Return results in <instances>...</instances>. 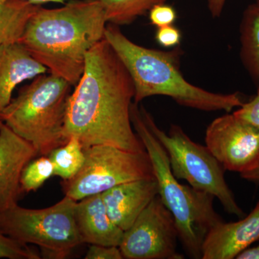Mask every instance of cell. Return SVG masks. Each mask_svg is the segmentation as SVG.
Instances as JSON below:
<instances>
[{
  "instance_id": "10",
  "label": "cell",
  "mask_w": 259,
  "mask_h": 259,
  "mask_svg": "<svg viewBox=\"0 0 259 259\" xmlns=\"http://www.w3.org/2000/svg\"><path fill=\"white\" fill-rule=\"evenodd\" d=\"M205 144L226 171L241 175L259 164V129L234 113L221 116L209 124Z\"/></svg>"
},
{
  "instance_id": "18",
  "label": "cell",
  "mask_w": 259,
  "mask_h": 259,
  "mask_svg": "<svg viewBox=\"0 0 259 259\" xmlns=\"http://www.w3.org/2000/svg\"><path fill=\"white\" fill-rule=\"evenodd\" d=\"M101 5L107 23L125 25L146 14L156 5L166 0H97Z\"/></svg>"
},
{
  "instance_id": "29",
  "label": "cell",
  "mask_w": 259,
  "mask_h": 259,
  "mask_svg": "<svg viewBox=\"0 0 259 259\" xmlns=\"http://www.w3.org/2000/svg\"><path fill=\"white\" fill-rule=\"evenodd\" d=\"M3 1H5V0H3ZM26 1L34 5H39L42 4V3H63V2L66 1V0H26Z\"/></svg>"
},
{
  "instance_id": "2",
  "label": "cell",
  "mask_w": 259,
  "mask_h": 259,
  "mask_svg": "<svg viewBox=\"0 0 259 259\" xmlns=\"http://www.w3.org/2000/svg\"><path fill=\"white\" fill-rule=\"evenodd\" d=\"M107 23L97 0H71L54 9L39 6L19 42L51 74L75 86L89 51L105 38Z\"/></svg>"
},
{
  "instance_id": "19",
  "label": "cell",
  "mask_w": 259,
  "mask_h": 259,
  "mask_svg": "<svg viewBox=\"0 0 259 259\" xmlns=\"http://www.w3.org/2000/svg\"><path fill=\"white\" fill-rule=\"evenodd\" d=\"M48 156L54 163V176L60 177L63 181L76 176L85 160L82 146L76 137L69 138L66 144L55 148Z\"/></svg>"
},
{
  "instance_id": "6",
  "label": "cell",
  "mask_w": 259,
  "mask_h": 259,
  "mask_svg": "<svg viewBox=\"0 0 259 259\" xmlns=\"http://www.w3.org/2000/svg\"><path fill=\"white\" fill-rule=\"evenodd\" d=\"M140 109L145 122L164 148L177 180H185L196 190L212 194L225 211L243 218L245 213L225 179L226 170L207 146L192 141L180 126L171 125L168 132H165L143 105Z\"/></svg>"
},
{
  "instance_id": "8",
  "label": "cell",
  "mask_w": 259,
  "mask_h": 259,
  "mask_svg": "<svg viewBox=\"0 0 259 259\" xmlns=\"http://www.w3.org/2000/svg\"><path fill=\"white\" fill-rule=\"evenodd\" d=\"M85 160L76 176L63 181L65 196L79 201L102 194L115 186L144 179H154L146 151L132 152L106 145L83 149Z\"/></svg>"
},
{
  "instance_id": "17",
  "label": "cell",
  "mask_w": 259,
  "mask_h": 259,
  "mask_svg": "<svg viewBox=\"0 0 259 259\" xmlns=\"http://www.w3.org/2000/svg\"><path fill=\"white\" fill-rule=\"evenodd\" d=\"M241 56L245 67L259 86V5H250L241 24Z\"/></svg>"
},
{
  "instance_id": "7",
  "label": "cell",
  "mask_w": 259,
  "mask_h": 259,
  "mask_svg": "<svg viewBox=\"0 0 259 259\" xmlns=\"http://www.w3.org/2000/svg\"><path fill=\"white\" fill-rule=\"evenodd\" d=\"M76 202L65 196L47 208L17 204L0 212V231L20 243L40 247L50 258H64L83 244L75 218Z\"/></svg>"
},
{
  "instance_id": "1",
  "label": "cell",
  "mask_w": 259,
  "mask_h": 259,
  "mask_svg": "<svg viewBox=\"0 0 259 259\" xmlns=\"http://www.w3.org/2000/svg\"><path fill=\"white\" fill-rule=\"evenodd\" d=\"M134 96L131 75L102 39L89 51L82 75L70 95L65 139L77 138L83 149L106 145L132 152L146 151L131 122Z\"/></svg>"
},
{
  "instance_id": "12",
  "label": "cell",
  "mask_w": 259,
  "mask_h": 259,
  "mask_svg": "<svg viewBox=\"0 0 259 259\" xmlns=\"http://www.w3.org/2000/svg\"><path fill=\"white\" fill-rule=\"evenodd\" d=\"M259 241V202L248 215L237 222L224 221L206 236L202 259H233Z\"/></svg>"
},
{
  "instance_id": "26",
  "label": "cell",
  "mask_w": 259,
  "mask_h": 259,
  "mask_svg": "<svg viewBox=\"0 0 259 259\" xmlns=\"http://www.w3.org/2000/svg\"><path fill=\"white\" fill-rule=\"evenodd\" d=\"M226 0H207L209 12L213 18H220L222 14Z\"/></svg>"
},
{
  "instance_id": "9",
  "label": "cell",
  "mask_w": 259,
  "mask_h": 259,
  "mask_svg": "<svg viewBox=\"0 0 259 259\" xmlns=\"http://www.w3.org/2000/svg\"><path fill=\"white\" fill-rule=\"evenodd\" d=\"M178 239L175 218L158 194L123 232L119 248L125 259H184Z\"/></svg>"
},
{
  "instance_id": "14",
  "label": "cell",
  "mask_w": 259,
  "mask_h": 259,
  "mask_svg": "<svg viewBox=\"0 0 259 259\" xmlns=\"http://www.w3.org/2000/svg\"><path fill=\"white\" fill-rule=\"evenodd\" d=\"M75 218L82 243L120 245L124 231L109 216L101 194L89 196L76 202Z\"/></svg>"
},
{
  "instance_id": "25",
  "label": "cell",
  "mask_w": 259,
  "mask_h": 259,
  "mask_svg": "<svg viewBox=\"0 0 259 259\" xmlns=\"http://www.w3.org/2000/svg\"><path fill=\"white\" fill-rule=\"evenodd\" d=\"M85 259H122L119 247L106 245H90Z\"/></svg>"
},
{
  "instance_id": "5",
  "label": "cell",
  "mask_w": 259,
  "mask_h": 259,
  "mask_svg": "<svg viewBox=\"0 0 259 259\" xmlns=\"http://www.w3.org/2000/svg\"><path fill=\"white\" fill-rule=\"evenodd\" d=\"M72 87L51 73L39 75L20 90L2 112L0 120L30 143L38 155L49 156L67 142L65 117Z\"/></svg>"
},
{
  "instance_id": "4",
  "label": "cell",
  "mask_w": 259,
  "mask_h": 259,
  "mask_svg": "<svg viewBox=\"0 0 259 259\" xmlns=\"http://www.w3.org/2000/svg\"><path fill=\"white\" fill-rule=\"evenodd\" d=\"M133 127L149 156L158 196L175 220L179 239L192 258H202V249L209 231L223 219L214 208V196L180 183L172 173L164 148L148 127L139 103L131 107Z\"/></svg>"
},
{
  "instance_id": "30",
  "label": "cell",
  "mask_w": 259,
  "mask_h": 259,
  "mask_svg": "<svg viewBox=\"0 0 259 259\" xmlns=\"http://www.w3.org/2000/svg\"><path fill=\"white\" fill-rule=\"evenodd\" d=\"M256 3L257 5H259V0H256Z\"/></svg>"
},
{
  "instance_id": "21",
  "label": "cell",
  "mask_w": 259,
  "mask_h": 259,
  "mask_svg": "<svg viewBox=\"0 0 259 259\" xmlns=\"http://www.w3.org/2000/svg\"><path fill=\"white\" fill-rule=\"evenodd\" d=\"M0 258L40 259L41 255L30 245L20 243L0 231Z\"/></svg>"
},
{
  "instance_id": "16",
  "label": "cell",
  "mask_w": 259,
  "mask_h": 259,
  "mask_svg": "<svg viewBox=\"0 0 259 259\" xmlns=\"http://www.w3.org/2000/svg\"><path fill=\"white\" fill-rule=\"evenodd\" d=\"M38 8L26 0H0V45L19 42Z\"/></svg>"
},
{
  "instance_id": "27",
  "label": "cell",
  "mask_w": 259,
  "mask_h": 259,
  "mask_svg": "<svg viewBox=\"0 0 259 259\" xmlns=\"http://www.w3.org/2000/svg\"><path fill=\"white\" fill-rule=\"evenodd\" d=\"M237 259H259V245L253 248H246L236 257Z\"/></svg>"
},
{
  "instance_id": "20",
  "label": "cell",
  "mask_w": 259,
  "mask_h": 259,
  "mask_svg": "<svg viewBox=\"0 0 259 259\" xmlns=\"http://www.w3.org/2000/svg\"><path fill=\"white\" fill-rule=\"evenodd\" d=\"M54 176V163L48 156H40L25 166L20 177L22 193L35 192Z\"/></svg>"
},
{
  "instance_id": "28",
  "label": "cell",
  "mask_w": 259,
  "mask_h": 259,
  "mask_svg": "<svg viewBox=\"0 0 259 259\" xmlns=\"http://www.w3.org/2000/svg\"><path fill=\"white\" fill-rule=\"evenodd\" d=\"M241 178L249 182L259 183V164L255 168L244 173L241 174Z\"/></svg>"
},
{
  "instance_id": "3",
  "label": "cell",
  "mask_w": 259,
  "mask_h": 259,
  "mask_svg": "<svg viewBox=\"0 0 259 259\" xmlns=\"http://www.w3.org/2000/svg\"><path fill=\"white\" fill-rule=\"evenodd\" d=\"M105 39L132 78L136 103L147 97L161 95L189 108L227 112L244 103L240 94L212 93L187 81L181 72L180 49L163 51L141 47L130 40L113 24L107 25Z\"/></svg>"
},
{
  "instance_id": "24",
  "label": "cell",
  "mask_w": 259,
  "mask_h": 259,
  "mask_svg": "<svg viewBox=\"0 0 259 259\" xmlns=\"http://www.w3.org/2000/svg\"><path fill=\"white\" fill-rule=\"evenodd\" d=\"M181 39L180 30L173 25L160 27L156 31V41L163 47H176L180 44Z\"/></svg>"
},
{
  "instance_id": "15",
  "label": "cell",
  "mask_w": 259,
  "mask_h": 259,
  "mask_svg": "<svg viewBox=\"0 0 259 259\" xmlns=\"http://www.w3.org/2000/svg\"><path fill=\"white\" fill-rule=\"evenodd\" d=\"M47 71L20 42L0 45V115L20 83Z\"/></svg>"
},
{
  "instance_id": "22",
  "label": "cell",
  "mask_w": 259,
  "mask_h": 259,
  "mask_svg": "<svg viewBox=\"0 0 259 259\" xmlns=\"http://www.w3.org/2000/svg\"><path fill=\"white\" fill-rule=\"evenodd\" d=\"M151 23L157 28L171 25L177 20L175 8L170 5L161 3L153 6L149 11Z\"/></svg>"
},
{
  "instance_id": "13",
  "label": "cell",
  "mask_w": 259,
  "mask_h": 259,
  "mask_svg": "<svg viewBox=\"0 0 259 259\" xmlns=\"http://www.w3.org/2000/svg\"><path fill=\"white\" fill-rule=\"evenodd\" d=\"M156 179L120 184L101 194L107 212L116 226L125 231L158 195Z\"/></svg>"
},
{
  "instance_id": "23",
  "label": "cell",
  "mask_w": 259,
  "mask_h": 259,
  "mask_svg": "<svg viewBox=\"0 0 259 259\" xmlns=\"http://www.w3.org/2000/svg\"><path fill=\"white\" fill-rule=\"evenodd\" d=\"M237 117L259 129V86L256 95L233 112Z\"/></svg>"
},
{
  "instance_id": "11",
  "label": "cell",
  "mask_w": 259,
  "mask_h": 259,
  "mask_svg": "<svg viewBox=\"0 0 259 259\" xmlns=\"http://www.w3.org/2000/svg\"><path fill=\"white\" fill-rule=\"evenodd\" d=\"M37 156L30 143L0 120V212L18 204L22 172Z\"/></svg>"
}]
</instances>
